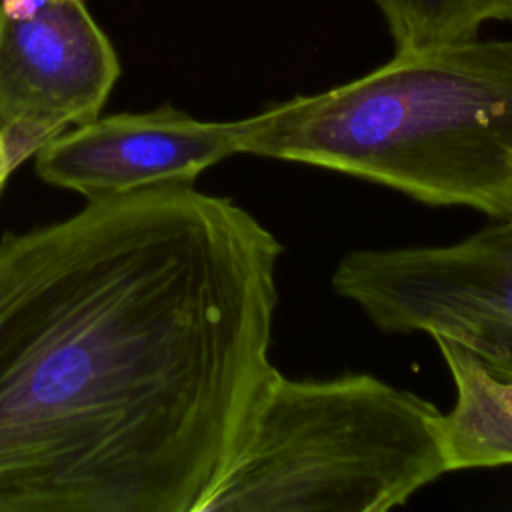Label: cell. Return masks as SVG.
<instances>
[{
    "instance_id": "cell-1",
    "label": "cell",
    "mask_w": 512,
    "mask_h": 512,
    "mask_svg": "<svg viewBox=\"0 0 512 512\" xmlns=\"http://www.w3.org/2000/svg\"><path fill=\"white\" fill-rule=\"evenodd\" d=\"M280 242L194 182L0 238V512H202L278 370Z\"/></svg>"
},
{
    "instance_id": "cell-2",
    "label": "cell",
    "mask_w": 512,
    "mask_h": 512,
    "mask_svg": "<svg viewBox=\"0 0 512 512\" xmlns=\"http://www.w3.org/2000/svg\"><path fill=\"white\" fill-rule=\"evenodd\" d=\"M238 154L320 166L426 204L512 216V40L396 50L372 72L236 120Z\"/></svg>"
},
{
    "instance_id": "cell-3",
    "label": "cell",
    "mask_w": 512,
    "mask_h": 512,
    "mask_svg": "<svg viewBox=\"0 0 512 512\" xmlns=\"http://www.w3.org/2000/svg\"><path fill=\"white\" fill-rule=\"evenodd\" d=\"M440 410L370 374L276 370L202 512H384L446 474Z\"/></svg>"
},
{
    "instance_id": "cell-4",
    "label": "cell",
    "mask_w": 512,
    "mask_h": 512,
    "mask_svg": "<svg viewBox=\"0 0 512 512\" xmlns=\"http://www.w3.org/2000/svg\"><path fill=\"white\" fill-rule=\"evenodd\" d=\"M456 244L346 254L334 290L380 330L452 340L512 380V216Z\"/></svg>"
},
{
    "instance_id": "cell-5",
    "label": "cell",
    "mask_w": 512,
    "mask_h": 512,
    "mask_svg": "<svg viewBox=\"0 0 512 512\" xmlns=\"http://www.w3.org/2000/svg\"><path fill=\"white\" fill-rule=\"evenodd\" d=\"M118 76L84 0H0V136L18 164L98 118Z\"/></svg>"
},
{
    "instance_id": "cell-6",
    "label": "cell",
    "mask_w": 512,
    "mask_h": 512,
    "mask_svg": "<svg viewBox=\"0 0 512 512\" xmlns=\"http://www.w3.org/2000/svg\"><path fill=\"white\" fill-rule=\"evenodd\" d=\"M238 154L234 122H208L168 104L148 112L94 118L36 150V174L86 200L168 182Z\"/></svg>"
},
{
    "instance_id": "cell-7",
    "label": "cell",
    "mask_w": 512,
    "mask_h": 512,
    "mask_svg": "<svg viewBox=\"0 0 512 512\" xmlns=\"http://www.w3.org/2000/svg\"><path fill=\"white\" fill-rule=\"evenodd\" d=\"M456 386V402L440 414L446 472L512 464V380L492 372L468 348L436 338Z\"/></svg>"
},
{
    "instance_id": "cell-8",
    "label": "cell",
    "mask_w": 512,
    "mask_h": 512,
    "mask_svg": "<svg viewBox=\"0 0 512 512\" xmlns=\"http://www.w3.org/2000/svg\"><path fill=\"white\" fill-rule=\"evenodd\" d=\"M396 50L476 38L486 22H512V0H376Z\"/></svg>"
},
{
    "instance_id": "cell-9",
    "label": "cell",
    "mask_w": 512,
    "mask_h": 512,
    "mask_svg": "<svg viewBox=\"0 0 512 512\" xmlns=\"http://www.w3.org/2000/svg\"><path fill=\"white\" fill-rule=\"evenodd\" d=\"M16 166H18V162H16L14 158H10L6 150L0 152V188H2L4 180L10 176V172H12Z\"/></svg>"
},
{
    "instance_id": "cell-10",
    "label": "cell",
    "mask_w": 512,
    "mask_h": 512,
    "mask_svg": "<svg viewBox=\"0 0 512 512\" xmlns=\"http://www.w3.org/2000/svg\"><path fill=\"white\" fill-rule=\"evenodd\" d=\"M6 148H4V142H2V136H0V152H4Z\"/></svg>"
}]
</instances>
